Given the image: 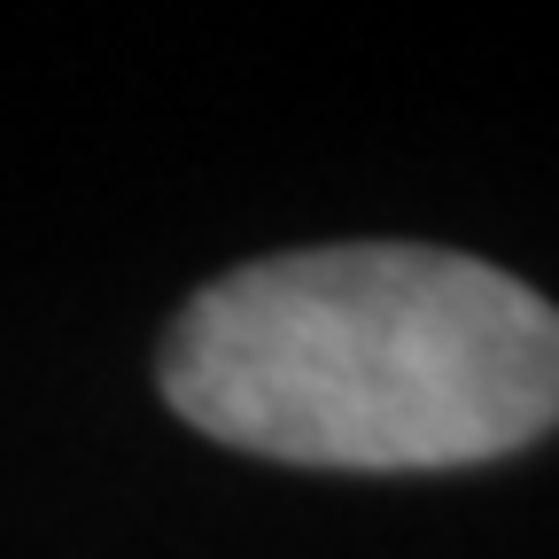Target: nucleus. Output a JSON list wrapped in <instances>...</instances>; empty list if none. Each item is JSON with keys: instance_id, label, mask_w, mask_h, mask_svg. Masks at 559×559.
Wrapping results in <instances>:
<instances>
[{"instance_id": "1", "label": "nucleus", "mask_w": 559, "mask_h": 559, "mask_svg": "<svg viewBox=\"0 0 559 559\" xmlns=\"http://www.w3.org/2000/svg\"><path fill=\"white\" fill-rule=\"evenodd\" d=\"M156 389L194 436L311 474H451L559 428V304L428 241L257 257L179 304Z\"/></svg>"}]
</instances>
